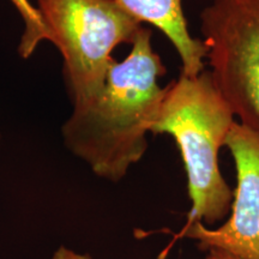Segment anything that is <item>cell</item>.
Wrapping results in <instances>:
<instances>
[{
  "label": "cell",
  "instance_id": "1",
  "mask_svg": "<svg viewBox=\"0 0 259 259\" xmlns=\"http://www.w3.org/2000/svg\"><path fill=\"white\" fill-rule=\"evenodd\" d=\"M164 74L166 67L151 46V31L142 27L127 58L113 63L101 93L74 107L63 127L65 142L97 176L118 181L143 157L147 134L166 93L157 82Z\"/></svg>",
  "mask_w": 259,
  "mask_h": 259
},
{
  "label": "cell",
  "instance_id": "2",
  "mask_svg": "<svg viewBox=\"0 0 259 259\" xmlns=\"http://www.w3.org/2000/svg\"><path fill=\"white\" fill-rule=\"evenodd\" d=\"M234 118L210 71L193 77L181 73L166 87L150 132L170 135L179 147L192 203L186 225H215L231 212L234 191L220 171L219 150Z\"/></svg>",
  "mask_w": 259,
  "mask_h": 259
},
{
  "label": "cell",
  "instance_id": "3",
  "mask_svg": "<svg viewBox=\"0 0 259 259\" xmlns=\"http://www.w3.org/2000/svg\"><path fill=\"white\" fill-rule=\"evenodd\" d=\"M50 41L64 57L74 107L93 101L114 63L112 52L131 44L142 22L115 0H37Z\"/></svg>",
  "mask_w": 259,
  "mask_h": 259
},
{
  "label": "cell",
  "instance_id": "4",
  "mask_svg": "<svg viewBox=\"0 0 259 259\" xmlns=\"http://www.w3.org/2000/svg\"><path fill=\"white\" fill-rule=\"evenodd\" d=\"M199 19L213 82L240 124L259 135V0H212Z\"/></svg>",
  "mask_w": 259,
  "mask_h": 259
},
{
  "label": "cell",
  "instance_id": "5",
  "mask_svg": "<svg viewBox=\"0 0 259 259\" xmlns=\"http://www.w3.org/2000/svg\"><path fill=\"white\" fill-rule=\"evenodd\" d=\"M236 168L231 218L218 229L197 221L180 235L198 241L202 251L222 250L239 259H259V135L234 122L225 141Z\"/></svg>",
  "mask_w": 259,
  "mask_h": 259
},
{
  "label": "cell",
  "instance_id": "6",
  "mask_svg": "<svg viewBox=\"0 0 259 259\" xmlns=\"http://www.w3.org/2000/svg\"><path fill=\"white\" fill-rule=\"evenodd\" d=\"M142 23L156 27L168 37L183 64L181 73L193 77L205 70L206 46L187 28L183 0H115Z\"/></svg>",
  "mask_w": 259,
  "mask_h": 259
},
{
  "label": "cell",
  "instance_id": "7",
  "mask_svg": "<svg viewBox=\"0 0 259 259\" xmlns=\"http://www.w3.org/2000/svg\"><path fill=\"white\" fill-rule=\"evenodd\" d=\"M24 19L25 31L19 45V53L28 58L32 54L37 45L44 40H50V35L37 9L34 8L28 0H11Z\"/></svg>",
  "mask_w": 259,
  "mask_h": 259
},
{
  "label": "cell",
  "instance_id": "8",
  "mask_svg": "<svg viewBox=\"0 0 259 259\" xmlns=\"http://www.w3.org/2000/svg\"><path fill=\"white\" fill-rule=\"evenodd\" d=\"M54 259H90L88 255H80L78 253L66 250V248H60L54 255Z\"/></svg>",
  "mask_w": 259,
  "mask_h": 259
},
{
  "label": "cell",
  "instance_id": "9",
  "mask_svg": "<svg viewBox=\"0 0 259 259\" xmlns=\"http://www.w3.org/2000/svg\"><path fill=\"white\" fill-rule=\"evenodd\" d=\"M205 259H239L232 255L228 252L222 250H210L209 254L206 255Z\"/></svg>",
  "mask_w": 259,
  "mask_h": 259
}]
</instances>
